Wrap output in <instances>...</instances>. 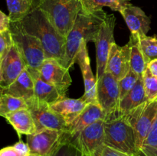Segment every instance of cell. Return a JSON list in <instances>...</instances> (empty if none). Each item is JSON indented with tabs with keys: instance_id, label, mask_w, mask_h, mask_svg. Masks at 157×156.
<instances>
[{
	"instance_id": "6da1fadb",
	"label": "cell",
	"mask_w": 157,
	"mask_h": 156,
	"mask_svg": "<svg viewBox=\"0 0 157 156\" xmlns=\"http://www.w3.org/2000/svg\"><path fill=\"white\" fill-rule=\"evenodd\" d=\"M19 22L27 33L38 38L44 48L45 59L55 58L64 66L66 38L57 31L41 9H33Z\"/></svg>"
},
{
	"instance_id": "7a4b0ae2",
	"label": "cell",
	"mask_w": 157,
	"mask_h": 156,
	"mask_svg": "<svg viewBox=\"0 0 157 156\" xmlns=\"http://www.w3.org/2000/svg\"><path fill=\"white\" fill-rule=\"evenodd\" d=\"M107 14L103 9L91 14L80 12L73 28L66 38V53L64 66L70 69L83 43L95 42L100 27Z\"/></svg>"
},
{
	"instance_id": "3957f363",
	"label": "cell",
	"mask_w": 157,
	"mask_h": 156,
	"mask_svg": "<svg viewBox=\"0 0 157 156\" xmlns=\"http://www.w3.org/2000/svg\"><path fill=\"white\" fill-rule=\"evenodd\" d=\"M12 41L21 54L26 67L31 74L38 73L45 60V54L38 38L27 33L19 21L11 22L9 28Z\"/></svg>"
},
{
	"instance_id": "277c9868",
	"label": "cell",
	"mask_w": 157,
	"mask_h": 156,
	"mask_svg": "<svg viewBox=\"0 0 157 156\" xmlns=\"http://www.w3.org/2000/svg\"><path fill=\"white\" fill-rule=\"evenodd\" d=\"M104 145L138 156L134 131L125 116H116L104 120Z\"/></svg>"
},
{
	"instance_id": "5b68a950",
	"label": "cell",
	"mask_w": 157,
	"mask_h": 156,
	"mask_svg": "<svg viewBox=\"0 0 157 156\" xmlns=\"http://www.w3.org/2000/svg\"><path fill=\"white\" fill-rule=\"evenodd\" d=\"M39 9L57 31L66 38L81 11V0H44Z\"/></svg>"
},
{
	"instance_id": "8992f818",
	"label": "cell",
	"mask_w": 157,
	"mask_h": 156,
	"mask_svg": "<svg viewBox=\"0 0 157 156\" xmlns=\"http://www.w3.org/2000/svg\"><path fill=\"white\" fill-rule=\"evenodd\" d=\"M123 116H125L133 127L139 156L143 144L157 116V99L147 101Z\"/></svg>"
},
{
	"instance_id": "52a82bcc",
	"label": "cell",
	"mask_w": 157,
	"mask_h": 156,
	"mask_svg": "<svg viewBox=\"0 0 157 156\" xmlns=\"http://www.w3.org/2000/svg\"><path fill=\"white\" fill-rule=\"evenodd\" d=\"M97 99L106 119L117 115L121 96L119 81L108 72L97 80Z\"/></svg>"
},
{
	"instance_id": "ba28073f",
	"label": "cell",
	"mask_w": 157,
	"mask_h": 156,
	"mask_svg": "<svg viewBox=\"0 0 157 156\" xmlns=\"http://www.w3.org/2000/svg\"><path fill=\"white\" fill-rule=\"evenodd\" d=\"M116 17L113 14H107L100 27L95 45H96L97 73L96 79L101 78L106 72L109 53L114 40V28Z\"/></svg>"
},
{
	"instance_id": "9c48e42d",
	"label": "cell",
	"mask_w": 157,
	"mask_h": 156,
	"mask_svg": "<svg viewBox=\"0 0 157 156\" xmlns=\"http://www.w3.org/2000/svg\"><path fill=\"white\" fill-rule=\"evenodd\" d=\"M26 102L35 121L37 132L45 128L63 132L67 129V124L64 118L52 110L49 104L37 100L34 97Z\"/></svg>"
},
{
	"instance_id": "30bf717a",
	"label": "cell",
	"mask_w": 157,
	"mask_h": 156,
	"mask_svg": "<svg viewBox=\"0 0 157 156\" xmlns=\"http://www.w3.org/2000/svg\"><path fill=\"white\" fill-rule=\"evenodd\" d=\"M75 143L83 154L101 156L104 147V120H99L87 126L79 134Z\"/></svg>"
},
{
	"instance_id": "8fae6325",
	"label": "cell",
	"mask_w": 157,
	"mask_h": 156,
	"mask_svg": "<svg viewBox=\"0 0 157 156\" xmlns=\"http://www.w3.org/2000/svg\"><path fill=\"white\" fill-rule=\"evenodd\" d=\"M39 76L45 82L58 88L63 94L71 84L69 69L63 66L55 58H46L38 70Z\"/></svg>"
},
{
	"instance_id": "7c38bea8",
	"label": "cell",
	"mask_w": 157,
	"mask_h": 156,
	"mask_svg": "<svg viewBox=\"0 0 157 156\" xmlns=\"http://www.w3.org/2000/svg\"><path fill=\"white\" fill-rule=\"evenodd\" d=\"M106 116L101 107L98 103H88L81 114L71 122L63 136L71 141L75 142L80 133L87 126L99 120H105Z\"/></svg>"
},
{
	"instance_id": "4fadbf2b",
	"label": "cell",
	"mask_w": 157,
	"mask_h": 156,
	"mask_svg": "<svg viewBox=\"0 0 157 156\" xmlns=\"http://www.w3.org/2000/svg\"><path fill=\"white\" fill-rule=\"evenodd\" d=\"M25 68L26 65L22 57L13 43L2 60L0 86L6 89L18 77Z\"/></svg>"
},
{
	"instance_id": "5bb4252c",
	"label": "cell",
	"mask_w": 157,
	"mask_h": 156,
	"mask_svg": "<svg viewBox=\"0 0 157 156\" xmlns=\"http://www.w3.org/2000/svg\"><path fill=\"white\" fill-rule=\"evenodd\" d=\"M62 133L60 130L45 128L26 136L31 153L48 156L59 143Z\"/></svg>"
},
{
	"instance_id": "9a60e30c",
	"label": "cell",
	"mask_w": 157,
	"mask_h": 156,
	"mask_svg": "<svg viewBox=\"0 0 157 156\" xmlns=\"http://www.w3.org/2000/svg\"><path fill=\"white\" fill-rule=\"evenodd\" d=\"M130 42L124 46H119L113 43L109 53L106 72L111 73L118 81L124 77L130 70Z\"/></svg>"
},
{
	"instance_id": "2e32d148",
	"label": "cell",
	"mask_w": 157,
	"mask_h": 156,
	"mask_svg": "<svg viewBox=\"0 0 157 156\" xmlns=\"http://www.w3.org/2000/svg\"><path fill=\"white\" fill-rule=\"evenodd\" d=\"M75 64H79L84 84V94L82 98L87 103H98L97 99V79L90 67V58L87 43H83L75 60Z\"/></svg>"
},
{
	"instance_id": "e0dca14e",
	"label": "cell",
	"mask_w": 157,
	"mask_h": 156,
	"mask_svg": "<svg viewBox=\"0 0 157 156\" xmlns=\"http://www.w3.org/2000/svg\"><path fill=\"white\" fill-rule=\"evenodd\" d=\"M120 13L130 29V35L138 39L147 35L150 29V18L140 8L131 4Z\"/></svg>"
},
{
	"instance_id": "ac0fdd59",
	"label": "cell",
	"mask_w": 157,
	"mask_h": 156,
	"mask_svg": "<svg viewBox=\"0 0 157 156\" xmlns=\"http://www.w3.org/2000/svg\"><path fill=\"white\" fill-rule=\"evenodd\" d=\"M87 104L82 97L79 99L64 97L52 104L51 107L64 118L68 125L81 114Z\"/></svg>"
},
{
	"instance_id": "d6986e66",
	"label": "cell",
	"mask_w": 157,
	"mask_h": 156,
	"mask_svg": "<svg viewBox=\"0 0 157 156\" xmlns=\"http://www.w3.org/2000/svg\"><path fill=\"white\" fill-rule=\"evenodd\" d=\"M5 118L12 125L19 138H21V135L28 136L37 132L35 121L29 109L18 110L9 113Z\"/></svg>"
},
{
	"instance_id": "ffe728a7",
	"label": "cell",
	"mask_w": 157,
	"mask_h": 156,
	"mask_svg": "<svg viewBox=\"0 0 157 156\" xmlns=\"http://www.w3.org/2000/svg\"><path fill=\"white\" fill-rule=\"evenodd\" d=\"M34 79L26 67L11 85L4 89V93L22 98L27 101L34 97Z\"/></svg>"
},
{
	"instance_id": "44dd1931",
	"label": "cell",
	"mask_w": 157,
	"mask_h": 156,
	"mask_svg": "<svg viewBox=\"0 0 157 156\" xmlns=\"http://www.w3.org/2000/svg\"><path fill=\"white\" fill-rule=\"evenodd\" d=\"M147 101H148V99L146 96L143 76H139L134 87L120 102L118 113L117 116L127 114L132 110Z\"/></svg>"
},
{
	"instance_id": "7402d4cb",
	"label": "cell",
	"mask_w": 157,
	"mask_h": 156,
	"mask_svg": "<svg viewBox=\"0 0 157 156\" xmlns=\"http://www.w3.org/2000/svg\"><path fill=\"white\" fill-rule=\"evenodd\" d=\"M32 76L35 84L34 98L37 100L45 102L51 106L60 99L66 97V95L63 94L58 88L43 80L39 76L38 73Z\"/></svg>"
},
{
	"instance_id": "603a6c76",
	"label": "cell",
	"mask_w": 157,
	"mask_h": 156,
	"mask_svg": "<svg viewBox=\"0 0 157 156\" xmlns=\"http://www.w3.org/2000/svg\"><path fill=\"white\" fill-rule=\"evenodd\" d=\"M81 12L91 14L108 7L114 12H121L127 6L131 5L130 0H81Z\"/></svg>"
},
{
	"instance_id": "cb8c5ba5",
	"label": "cell",
	"mask_w": 157,
	"mask_h": 156,
	"mask_svg": "<svg viewBox=\"0 0 157 156\" xmlns=\"http://www.w3.org/2000/svg\"><path fill=\"white\" fill-rule=\"evenodd\" d=\"M130 69L139 76H142L147 68L148 61L146 59L140 47L138 38L130 35Z\"/></svg>"
},
{
	"instance_id": "d4e9b609",
	"label": "cell",
	"mask_w": 157,
	"mask_h": 156,
	"mask_svg": "<svg viewBox=\"0 0 157 156\" xmlns=\"http://www.w3.org/2000/svg\"><path fill=\"white\" fill-rule=\"evenodd\" d=\"M11 22L21 21L33 10V0H6Z\"/></svg>"
},
{
	"instance_id": "484cf974",
	"label": "cell",
	"mask_w": 157,
	"mask_h": 156,
	"mask_svg": "<svg viewBox=\"0 0 157 156\" xmlns=\"http://www.w3.org/2000/svg\"><path fill=\"white\" fill-rule=\"evenodd\" d=\"M21 109H28L25 99L5 93L0 96V116L5 118L9 113Z\"/></svg>"
},
{
	"instance_id": "4316f807",
	"label": "cell",
	"mask_w": 157,
	"mask_h": 156,
	"mask_svg": "<svg viewBox=\"0 0 157 156\" xmlns=\"http://www.w3.org/2000/svg\"><path fill=\"white\" fill-rule=\"evenodd\" d=\"M48 156H83L82 152L73 141L61 136V140Z\"/></svg>"
},
{
	"instance_id": "83f0119b",
	"label": "cell",
	"mask_w": 157,
	"mask_h": 156,
	"mask_svg": "<svg viewBox=\"0 0 157 156\" xmlns=\"http://www.w3.org/2000/svg\"><path fill=\"white\" fill-rule=\"evenodd\" d=\"M139 156H157V116L143 144Z\"/></svg>"
},
{
	"instance_id": "f1b7e54d",
	"label": "cell",
	"mask_w": 157,
	"mask_h": 156,
	"mask_svg": "<svg viewBox=\"0 0 157 156\" xmlns=\"http://www.w3.org/2000/svg\"><path fill=\"white\" fill-rule=\"evenodd\" d=\"M141 50L146 59L150 62L151 60L157 58V36H146L138 39Z\"/></svg>"
},
{
	"instance_id": "f546056e",
	"label": "cell",
	"mask_w": 157,
	"mask_h": 156,
	"mask_svg": "<svg viewBox=\"0 0 157 156\" xmlns=\"http://www.w3.org/2000/svg\"><path fill=\"white\" fill-rule=\"evenodd\" d=\"M146 96L149 101L157 99V77L153 76L148 68L143 75Z\"/></svg>"
},
{
	"instance_id": "4dcf8cb0",
	"label": "cell",
	"mask_w": 157,
	"mask_h": 156,
	"mask_svg": "<svg viewBox=\"0 0 157 156\" xmlns=\"http://www.w3.org/2000/svg\"><path fill=\"white\" fill-rule=\"evenodd\" d=\"M139 76L130 69L128 73L123 79L119 80V89L121 100L134 87ZM121 102V101H120Z\"/></svg>"
},
{
	"instance_id": "1f68e13d",
	"label": "cell",
	"mask_w": 157,
	"mask_h": 156,
	"mask_svg": "<svg viewBox=\"0 0 157 156\" xmlns=\"http://www.w3.org/2000/svg\"><path fill=\"white\" fill-rule=\"evenodd\" d=\"M13 44L10 31L0 32V59H2Z\"/></svg>"
},
{
	"instance_id": "d6a6232c",
	"label": "cell",
	"mask_w": 157,
	"mask_h": 156,
	"mask_svg": "<svg viewBox=\"0 0 157 156\" xmlns=\"http://www.w3.org/2000/svg\"><path fill=\"white\" fill-rule=\"evenodd\" d=\"M101 156H134V155H131V154H130L123 152V151H119V150L114 149V148H110V147L107 146V145H104Z\"/></svg>"
},
{
	"instance_id": "836d02e7",
	"label": "cell",
	"mask_w": 157,
	"mask_h": 156,
	"mask_svg": "<svg viewBox=\"0 0 157 156\" xmlns=\"http://www.w3.org/2000/svg\"><path fill=\"white\" fill-rule=\"evenodd\" d=\"M0 156H27L20 153L13 145L0 149Z\"/></svg>"
},
{
	"instance_id": "e575fe53",
	"label": "cell",
	"mask_w": 157,
	"mask_h": 156,
	"mask_svg": "<svg viewBox=\"0 0 157 156\" xmlns=\"http://www.w3.org/2000/svg\"><path fill=\"white\" fill-rule=\"evenodd\" d=\"M11 21L9 15H6L0 10V32L9 30Z\"/></svg>"
},
{
	"instance_id": "d590c367",
	"label": "cell",
	"mask_w": 157,
	"mask_h": 156,
	"mask_svg": "<svg viewBox=\"0 0 157 156\" xmlns=\"http://www.w3.org/2000/svg\"><path fill=\"white\" fill-rule=\"evenodd\" d=\"M20 153L25 154V155L29 156L30 154V148H29V145L27 143H25L24 142H22L21 140H20L19 142H16L15 145H13Z\"/></svg>"
},
{
	"instance_id": "8d00e7d4",
	"label": "cell",
	"mask_w": 157,
	"mask_h": 156,
	"mask_svg": "<svg viewBox=\"0 0 157 156\" xmlns=\"http://www.w3.org/2000/svg\"><path fill=\"white\" fill-rule=\"evenodd\" d=\"M147 68L153 76L157 77V58L151 60L147 64Z\"/></svg>"
},
{
	"instance_id": "74e56055",
	"label": "cell",
	"mask_w": 157,
	"mask_h": 156,
	"mask_svg": "<svg viewBox=\"0 0 157 156\" xmlns=\"http://www.w3.org/2000/svg\"><path fill=\"white\" fill-rule=\"evenodd\" d=\"M43 1H44V0H33V9L39 8L40 5L41 4V2H42Z\"/></svg>"
},
{
	"instance_id": "f35d334b",
	"label": "cell",
	"mask_w": 157,
	"mask_h": 156,
	"mask_svg": "<svg viewBox=\"0 0 157 156\" xmlns=\"http://www.w3.org/2000/svg\"><path fill=\"white\" fill-rule=\"evenodd\" d=\"M3 93H4V88L0 86V96H1Z\"/></svg>"
},
{
	"instance_id": "ab89813d",
	"label": "cell",
	"mask_w": 157,
	"mask_h": 156,
	"mask_svg": "<svg viewBox=\"0 0 157 156\" xmlns=\"http://www.w3.org/2000/svg\"><path fill=\"white\" fill-rule=\"evenodd\" d=\"M29 156H41V155H40V154H35V153H30V154H29Z\"/></svg>"
},
{
	"instance_id": "60d3db41",
	"label": "cell",
	"mask_w": 157,
	"mask_h": 156,
	"mask_svg": "<svg viewBox=\"0 0 157 156\" xmlns=\"http://www.w3.org/2000/svg\"><path fill=\"white\" fill-rule=\"evenodd\" d=\"M2 59H0V70H1V63H2Z\"/></svg>"
},
{
	"instance_id": "b9f144b4",
	"label": "cell",
	"mask_w": 157,
	"mask_h": 156,
	"mask_svg": "<svg viewBox=\"0 0 157 156\" xmlns=\"http://www.w3.org/2000/svg\"><path fill=\"white\" fill-rule=\"evenodd\" d=\"M83 156H86V155H84V154H83Z\"/></svg>"
}]
</instances>
